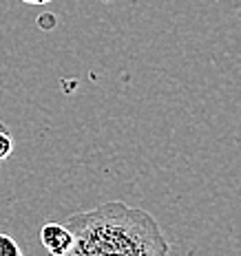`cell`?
I'll list each match as a JSON object with an SVG mask.
<instances>
[{
	"instance_id": "obj_1",
	"label": "cell",
	"mask_w": 241,
	"mask_h": 256,
	"mask_svg": "<svg viewBox=\"0 0 241 256\" xmlns=\"http://www.w3.org/2000/svg\"><path fill=\"white\" fill-rule=\"evenodd\" d=\"M73 248L64 256H168L170 245L151 212L106 201L69 216Z\"/></svg>"
},
{
	"instance_id": "obj_4",
	"label": "cell",
	"mask_w": 241,
	"mask_h": 256,
	"mask_svg": "<svg viewBox=\"0 0 241 256\" xmlns=\"http://www.w3.org/2000/svg\"><path fill=\"white\" fill-rule=\"evenodd\" d=\"M12 152H14V137L5 128H0V162H5Z\"/></svg>"
},
{
	"instance_id": "obj_5",
	"label": "cell",
	"mask_w": 241,
	"mask_h": 256,
	"mask_svg": "<svg viewBox=\"0 0 241 256\" xmlns=\"http://www.w3.org/2000/svg\"><path fill=\"white\" fill-rule=\"evenodd\" d=\"M20 2H27V4H47V2H51V0H20Z\"/></svg>"
},
{
	"instance_id": "obj_2",
	"label": "cell",
	"mask_w": 241,
	"mask_h": 256,
	"mask_svg": "<svg viewBox=\"0 0 241 256\" xmlns=\"http://www.w3.org/2000/svg\"><path fill=\"white\" fill-rule=\"evenodd\" d=\"M40 243L49 256H64L73 248V232L60 223H45L40 230Z\"/></svg>"
},
{
	"instance_id": "obj_3",
	"label": "cell",
	"mask_w": 241,
	"mask_h": 256,
	"mask_svg": "<svg viewBox=\"0 0 241 256\" xmlns=\"http://www.w3.org/2000/svg\"><path fill=\"white\" fill-rule=\"evenodd\" d=\"M0 256H25L14 236L0 232Z\"/></svg>"
}]
</instances>
